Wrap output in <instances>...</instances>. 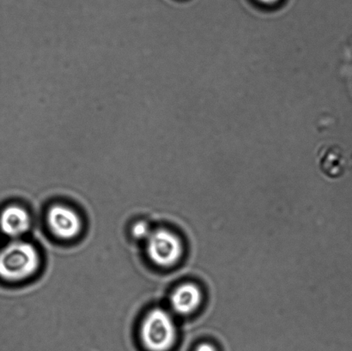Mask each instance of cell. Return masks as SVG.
Returning a JSON list of instances; mask_svg holds the SVG:
<instances>
[{"instance_id":"obj_1","label":"cell","mask_w":352,"mask_h":351,"mask_svg":"<svg viewBox=\"0 0 352 351\" xmlns=\"http://www.w3.org/2000/svg\"><path fill=\"white\" fill-rule=\"evenodd\" d=\"M40 259L30 243L14 242L0 250V278L8 282L25 280L36 273Z\"/></svg>"},{"instance_id":"obj_2","label":"cell","mask_w":352,"mask_h":351,"mask_svg":"<svg viewBox=\"0 0 352 351\" xmlns=\"http://www.w3.org/2000/svg\"><path fill=\"white\" fill-rule=\"evenodd\" d=\"M175 336L173 319L160 308L151 311L141 326V339L150 351H168L173 346Z\"/></svg>"},{"instance_id":"obj_3","label":"cell","mask_w":352,"mask_h":351,"mask_svg":"<svg viewBox=\"0 0 352 351\" xmlns=\"http://www.w3.org/2000/svg\"><path fill=\"white\" fill-rule=\"evenodd\" d=\"M147 252L151 260L157 266L170 267L182 256L181 240L168 230H157L148 237Z\"/></svg>"},{"instance_id":"obj_4","label":"cell","mask_w":352,"mask_h":351,"mask_svg":"<svg viewBox=\"0 0 352 351\" xmlns=\"http://www.w3.org/2000/svg\"><path fill=\"white\" fill-rule=\"evenodd\" d=\"M47 223L51 231L58 238H74L80 232L81 220L72 209L61 205H54L48 212Z\"/></svg>"},{"instance_id":"obj_5","label":"cell","mask_w":352,"mask_h":351,"mask_svg":"<svg viewBox=\"0 0 352 351\" xmlns=\"http://www.w3.org/2000/svg\"><path fill=\"white\" fill-rule=\"evenodd\" d=\"M30 218L28 212L19 205H10L0 214V229L6 236L19 237L29 230Z\"/></svg>"},{"instance_id":"obj_6","label":"cell","mask_w":352,"mask_h":351,"mask_svg":"<svg viewBox=\"0 0 352 351\" xmlns=\"http://www.w3.org/2000/svg\"><path fill=\"white\" fill-rule=\"evenodd\" d=\"M201 298V292L196 285L186 284L172 295L171 305L178 314L188 315L199 308Z\"/></svg>"},{"instance_id":"obj_7","label":"cell","mask_w":352,"mask_h":351,"mask_svg":"<svg viewBox=\"0 0 352 351\" xmlns=\"http://www.w3.org/2000/svg\"><path fill=\"white\" fill-rule=\"evenodd\" d=\"M151 234L149 225L146 223L139 222L133 226V236L137 239H148Z\"/></svg>"},{"instance_id":"obj_8","label":"cell","mask_w":352,"mask_h":351,"mask_svg":"<svg viewBox=\"0 0 352 351\" xmlns=\"http://www.w3.org/2000/svg\"><path fill=\"white\" fill-rule=\"evenodd\" d=\"M257 1L263 5L274 6L278 5L282 0H257Z\"/></svg>"},{"instance_id":"obj_9","label":"cell","mask_w":352,"mask_h":351,"mask_svg":"<svg viewBox=\"0 0 352 351\" xmlns=\"http://www.w3.org/2000/svg\"><path fill=\"white\" fill-rule=\"evenodd\" d=\"M196 351H216L215 348L212 346L208 345V343H203L197 348Z\"/></svg>"}]
</instances>
